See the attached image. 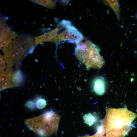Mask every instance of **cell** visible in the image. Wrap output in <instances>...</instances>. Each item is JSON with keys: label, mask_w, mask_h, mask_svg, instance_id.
Segmentation results:
<instances>
[{"label": "cell", "mask_w": 137, "mask_h": 137, "mask_svg": "<svg viewBox=\"0 0 137 137\" xmlns=\"http://www.w3.org/2000/svg\"><path fill=\"white\" fill-rule=\"evenodd\" d=\"M61 116L53 110L25 120V124L31 130L41 137L52 136L57 132Z\"/></svg>", "instance_id": "cell-1"}, {"label": "cell", "mask_w": 137, "mask_h": 137, "mask_svg": "<svg viewBox=\"0 0 137 137\" xmlns=\"http://www.w3.org/2000/svg\"><path fill=\"white\" fill-rule=\"evenodd\" d=\"M137 116L136 113L129 111L126 107L118 109L108 108L101 125L105 128L106 133L112 130L131 126Z\"/></svg>", "instance_id": "cell-2"}, {"label": "cell", "mask_w": 137, "mask_h": 137, "mask_svg": "<svg viewBox=\"0 0 137 137\" xmlns=\"http://www.w3.org/2000/svg\"><path fill=\"white\" fill-rule=\"evenodd\" d=\"M34 45L33 41L30 37H19L4 47L3 51L8 65L13 66L27 52H30Z\"/></svg>", "instance_id": "cell-3"}, {"label": "cell", "mask_w": 137, "mask_h": 137, "mask_svg": "<svg viewBox=\"0 0 137 137\" xmlns=\"http://www.w3.org/2000/svg\"><path fill=\"white\" fill-rule=\"evenodd\" d=\"M57 34L52 42L58 43L62 41L68 40L76 44L83 38L82 33L74 27L71 22L63 20L58 23Z\"/></svg>", "instance_id": "cell-4"}, {"label": "cell", "mask_w": 137, "mask_h": 137, "mask_svg": "<svg viewBox=\"0 0 137 137\" xmlns=\"http://www.w3.org/2000/svg\"><path fill=\"white\" fill-rule=\"evenodd\" d=\"M93 44L83 37L76 44L75 54L77 58L80 62L84 63L86 62Z\"/></svg>", "instance_id": "cell-5"}, {"label": "cell", "mask_w": 137, "mask_h": 137, "mask_svg": "<svg viewBox=\"0 0 137 137\" xmlns=\"http://www.w3.org/2000/svg\"><path fill=\"white\" fill-rule=\"evenodd\" d=\"M104 63L99 50L93 44L85 65L87 68H99L103 66Z\"/></svg>", "instance_id": "cell-6"}, {"label": "cell", "mask_w": 137, "mask_h": 137, "mask_svg": "<svg viewBox=\"0 0 137 137\" xmlns=\"http://www.w3.org/2000/svg\"><path fill=\"white\" fill-rule=\"evenodd\" d=\"M58 27L40 36L35 38V46L43 42L52 41L57 34Z\"/></svg>", "instance_id": "cell-7"}, {"label": "cell", "mask_w": 137, "mask_h": 137, "mask_svg": "<svg viewBox=\"0 0 137 137\" xmlns=\"http://www.w3.org/2000/svg\"><path fill=\"white\" fill-rule=\"evenodd\" d=\"M105 83L103 78L101 77L96 78L93 82V91L98 95H102L105 91Z\"/></svg>", "instance_id": "cell-8"}, {"label": "cell", "mask_w": 137, "mask_h": 137, "mask_svg": "<svg viewBox=\"0 0 137 137\" xmlns=\"http://www.w3.org/2000/svg\"><path fill=\"white\" fill-rule=\"evenodd\" d=\"M131 126L123 128L111 130L106 133V137H125L131 129Z\"/></svg>", "instance_id": "cell-9"}, {"label": "cell", "mask_w": 137, "mask_h": 137, "mask_svg": "<svg viewBox=\"0 0 137 137\" xmlns=\"http://www.w3.org/2000/svg\"><path fill=\"white\" fill-rule=\"evenodd\" d=\"M19 37L20 36H18L10 30L0 42V48L6 46L13 40Z\"/></svg>", "instance_id": "cell-10"}, {"label": "cell", "mask_w": 137, "mask_h": 137, "mask_svg": "<svg viewBox=\"0 0 137 137\" xmlns=\"http://www.w3.org/2000/svg\"><path fill=\"white\" fill-rule=\"evenodd\" d=\"M11 79L15 87L21 84L24 80L23 75L21 71L17 69L13 72Z\"/></svg>", "instance_id": "cell-11"}, {"label": "cell", "mask_w": 137, "mask_h": 137, "mask_svg": "<svg viewBox=\"0 0 137 137\" xmlns=\"http://www.w3.org/2000/svg\"><path fill=\"white\" fill-rule=\"evenodd\" d=\"M104 3L110 7L115 13L118 20L120 19L119 5L117 0H104Z\"/></svg>", "instance_id": "cell-12"}, {"label": "cell", "mask_w": 137, "mask_h": 137, "mask_svg": "<svg viewBox=\"0 0 137 137\" xmlns=\"http://www.w3.org/2000/svg\"><path fill=\"white\" fill-rule=\"evenodd\" d=\"M33 2L43 6L50 9L55 8L57 0H30Z\"/></svg>", "instance_id": "cell-13"}, {"label": "cell", "mask_w": 137, "mask_h": 137, "mask_svg": "<svg viewBox=\"0 0 137 137\" xmlns=\"http://www.w3.org/2000/svg\"><path fill=\"white\" fill-rule=\"evenodd\" d=\"M83 117L84 123L90 126H92L97 121V118L91 113L86 114Z\"/></svg>", "instance_id": "cell-14"}, {"label": "cell", "mask_w": 137, "mask_h": 137, "mask_svg": "<svg viewBox=\"0 0 137 137\" xmlns=\"http://www.w3.org/2000/svg\"><path fill=\"white\" fill-rule=\"evenodd\" d=\"M15 87L11 79H9L0 83V91L4 89Z\"/></svg>", "instance_id": "cell-15"}, {"label": "cell", "mask_w": 137, "mask_h": 137, "mask_svg": "<svg viewBox=\"0 0 137 137\" xmlns=\"http://www.w3.org/2000/svg\"><path fill=\"white\" fill-rule=\"evenodd\" d=\"M46 101L45 99L41 97L37 98L36 101V105L39 109H42L46 105Z\"/></svg>", "instance_id": "cell-16"}, {"label": "cell", "mask_w": 137, "mask_h": 137, "mask_svg": "<svg viewBox=\"0 0 137 137\" xmlns=\"http://www.w3.org/2000/svg\"><path fill=\"white\" fill-rule=\"evenodd\" d=\"M105 132L104 127L101 124L97 128V131L93 135L95 137H101L104 135Z\"/></svg>", "instance_id": "cell-17"}, {"label": "cell", "mask_w": 137, "mask_h": 137, "mask_svg": "<svg viewBox=\"0 0 137 137\" xmlns=\"http://www.w3.org/2000/svg\"><path fill=\"white\" fill-rule=\"evenodd\" d=\"M10 30L9 27L7 26H6L3 29L1 30L0 42H1L4 37Z\"/></svg>", "instance_id": "cell-18"}, {"label": "cell", "mask_w": 137, "mask_h": 137, "mask_svg": "<svg viewBox=\"0 0 137 137\" xmlns=\"http://www.w3.org/2000/svg\"><path fill=\"white\" fill-rule=\"evenodd\" d=\"M6 62L4 56L0 55V71L4 70L6 68L5 63Z\"/></svg>", "instance_id": "cell-19"}, {"label": "cell", "mask_w": 137, "mask_h": 137, "mask_svg": "<svg viewBox=\"0 0 137 137\" xmlns=\"http://www.w3.org/2000/svg\"><path fill=\"white\" fill-rule=\"evenodd\" d=\"M5 21L2 16L0 15V29H2L6 27Z\"/></svg>", "instance_id": "cell-20"}, {"label": "cell", "mask_w": 137, "mask_h": 137, "mask_svg": "<svg viewBox=\"0 0 137 137\" xmlns=\"http://www.w3.org/2000/svg\"><path fill=\"white\" fill-rule=\"evenodd\" d=\"M26 106L29 108L32 109L34 107V103L32 101H29L27 102Z\"/></svg>", "instance_id": "cell-21"}, {"label": "cell", "mask_w": 137, "mask_h": 137, "mask_svg": "<svg viewBox=\"0 0 137 137\" xmlns=\"http://www.w3.org/2000/svg\"><path fill=\"white\" fill-rule=\"evenodd\" d=\"M78 137H95L94 135H92V136H79Z\"/></svg>", "instance_id": "cell-22"}, {"label": "cell", "mask_w": 137, "mask_h": 137, "mask_svg": "<svg viewBox=\"0 0 137 137\" xmlns=\"http://www.w3.org/2000/svg\"><path fill=\"white\" fill-rule=\"evenodd\" d=\"M101 137H105V136H101Z\"/></svg>", "instance_id": "cell-23"}]
</instances>
